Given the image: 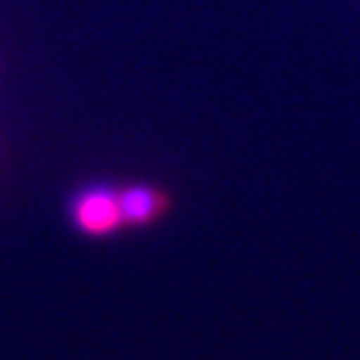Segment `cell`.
Here are the masks:
<instances>
[{
	"label": "cell",
	"instance_id": "cell-2",
	"mask_svg": "<svg viewBox=\"0 0 360 360\" xmlns=\"http://www.w3.org/2000/svg\"><path fill=\"white\" fill-rule=\"evenodd\" d=\"M118 193L125 228H146V225L158 223L170 205L168 193L153 183H128L118 188Z\"/></svg>",
	"mask_w": 360,
	"mask_h": 360
},
{
	"label": "cell",
	"instance_id": "cell-1",
	"mask_svg": "<svg viewBox=\"0 0 360 360\" xmlns=\"http://www.w3.org/2000/svg\"><path fill=\"white\" fill-rule=\"evenodd\" d=\"M68 215L78 233L88 238H110L125 228L118 188L108 183H90L73 193Z\"/></svg>",
	"mask_w": 360,
	"mask_h": 360
}]
</instances>
